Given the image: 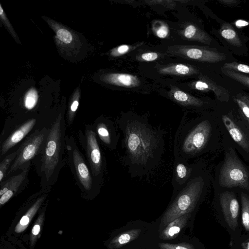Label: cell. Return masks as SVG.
I'll list each match as a JSON object with an SVG mask.
<instances>
[{
    "label": "cell",
    "instance_id": "obj_1",
    "mask_svg": "<svg viewBox=\"0 0 249 249\" xmlns=\"http://www.w3.org/2000/svg\"><path fill=\"white\" fill-rule=\"evenodd\" d=\"M115 122L122 135L123 165L132 178H149L161 163L166 131L153 126L146 116L123 114Z\"/></svg>",
    "mask_w": 249,
    "mask_h": 249
},
{
    "label": "cell",
    "instance_id": "obj_2",
    "mask_svg": "<svg viewBox=\"0 0 249 249\" xmlns=\"http://www.w3.org/2000/svg\"><path fill=\"white\" fill-rule=\"evenodd\" d=\"M66 126L64 113L60 112L53 119L39 153L32 162L40 178L41 189L51 190L57 182L60 171L67 163Z\"/></svg>",
    "mask_w": 249,
    "mask_h": 249
},
{
    "label": "cell",
    "instance_id": "obj_3",
    "mask_svg": "<svg viewBox=\"0 0 249 249\" xmlns=\"http://www.w3.org/2000/svg\"><path fill=\"white\" fill-rule=\"evenodd\" d=\"M212 132V124L208 119H190L184 115L174 136V160L188 161L203 152L210 140Z\"/></svg>",
    "mask_w": 249,
    "mask_h": 249
},
{
    "label": "cell",
    "instance_id": "obj_4",
    "mask_svg": "<svg viewBox=\"0 0 249 249\" xmlns=\"http://www.w3.org/2000/svg\"><path fill=\"white\" fill-rule=\"evenodd\" d=\"M205 184L204 176L196 171L188 182L173 194V200L161 219L160 227L167 226L181 216L193 212L202 196Z\"/></svg>",
    "mask_w": 249,
    "mask_h": 249
},
{
    "label": "cell",
    "instance_id": "obj_5",
    "mask_svg": "<svg viewBox=\"0 0 249 249\" xmlns=\"http://www.w3.org/2000/svg\"><path fill=\"white\" fill-rule=\"evenodd\" d=\"M67 163L75 183L86 196L97 194L102 186L92 174L85 155L81 152L72 135L66 134Z\"/></svg>",
    "mask_w": 249,
    "mask_h": 249
},
{
    "label": "cell",
    "instance_id": "obj_6",
    "mask_svg": "<svg viewBox=\"0 0 249 249\" xmlns=\"http://www.w3.org/2000/svg\"><path fill=\"white\" fill-rule=\"evenodd\" d=\"M6 121L0 136V158L1 160L13 147L22 142L35 130L50 125L53 122L41 119L39 116L25 118H12Z\"/></svg>",
    "mask_w": 249,
    "mask_h": 249
},
{
    "label": "cell",
    "instance_id": "obj_7",
    "mask_svg": "<svg viewBox=\"0 0 249 249\" xmlns=\"http://www.w3.org/2000/svg\"><path fill=\"white\" fill-rule=\"evenodd\" d=\"M77 137L85 152V156L92 175L103 186L107 170V162L92 124H86L84 131L79 129Z\"/></svg>",
    "mask_w": 249,
    "mask_h": 249
},
{
    "label": "cell",
    "instance_id": "obj_8",
    "mask_svg": "<svg viewBox=\"0 0 249 249\" xmlns=\"http://www.w3.org/2000/svg\"><path fill=\"white\" fill-rule=\"evenodd\" d=\"M51 124L35 130L23 140L17 149V155L7 172V176L32 165L33 160L38 154L44 143Z\"/></svg>",
    "mask_w": 249,
    "mask_h": 249
},
{
    "label": "cell",
    "instance_id": "obj_9",
    "mask_svg": "<svg viewBox=\"0 0 249 249\" xmlns=\"http://www.w3.org/2000/svg\"><path fill=\"white\" fill-rule=\"evenodd\" d=\"M219 184L223 187H238L249 191L248 170L231 148L225 154L220 171Z\"/></svg>",
    "mask_w": 249,
    "mask_h": 249
},
{
    "label": "cell",
    "instance_id": "obj_10",
    "mask_svg": "<svg viewBox=\"0 0 249 249\" xmlns=\"http://www.w3.org/2000/svg\"><path fill=\"white\" fill-rule=\"evenodd\" d=\"M99 142L110 151L116 149L121 132L115 121L100 116L92 124Z\"/></svg>",
    "mask_w": 249,
    "mask_h": 249
},
{
    "label": "cell",
    "instance_id": "obj_11",
    "mask_svg": "<svg viewBox=\"0 0 249 249\" xmlns=\"http://www.w3.org/2000/svg\"><path fill=\"white\" fill-rule=\"evenodd\" d=\"M31 165L27 167L20 173L11 176L0 182V204L7 202L13 196L27 187L29 172Z\"/></svg>",
    "mask_w": 249,
    "mask_h": 249
},
{
    "label": "cell",
    "instance_id": "obj_12",
    "mask_svg": "<svg viewBox=\"0 0 249 249\" xmlns=\"http://www.w3.org/2000/svg\"><path fill=\"white\" fill-rule=\"evenodd\" d=\"M219 201L227 224L231 229H235L238 226L239 205L234 193L230 191L221 193Z\"/></svg>",
    "mask_w": 249,
    "mask_h": 249
},
{
    "label": "cell",
    "instance_id": "obj_13",
    "mask_svg": "<svg viewBox=\"0 0 249 249\" xmlns=\"http://www.w3.org/2000/svg\"><path fill=\"white\" fill-rule=\"evenodd\" d=\"M196 165L188 161L174 160L172 185L173 194L182 188L196 171Z\"/></svg>",
    "mask_w": 249,
    "mask_h": 249
},
{
    "label": "cell",
    "instance_id": "obj_14",
    "mask_svg": "<svg viewBox=\"0 0 249 249\" xmlns=\"http://www.w3.org/2000/svg\"><path fill=\"white\" fill-rule=\"evenodd\" d=\"M183 53L190 58L210 63H216L226 59L225 53L204 48H188Z\"/></svg>",
    "mask_w": 249,
    "mask_h": 249
},
{
    "label": "cell",
    "instance_id": "obj_15",
    "mask_svg": "<svg viewBox=\"0 0 249 249\" xmlns=\"http://www.w3.org/2000/svg\"><path fill=\"white\" fill-rule=\"evenodd\" d=\"M222 120L233 141L244 151L249 153V141L242 131L228 116L223 115Z\"/></svg>",
    "mask_w": 249,
    "mask_h": 249
},
{
    "label": "cell",
    "instance_id": "obj_16",
    "mask_svg": "<svg viewBox=\"0 0 249 249\" xmlns=\"http://www.w3.org/2000/svg\"><path fill=\"white\" fill-rule=\"evenodd\" d=\"M195 83V88L199 90H212L215 94L218 100L222 102H227L230 99V94L228 90L222 86L218 85L214 81L203 77Z\"/></svg>",
    "mask_w": 249,
    "mask_h": 249
},
{
    "label": "cell",
    "instance_id": "obj_17",
    "mask_svg": "<svg viewBox=\"0 0 249 249\" xmlns=\"http://www.w3.org/2000/svg\"><path fill=\"white\" fill-rule=\"evenodd\" d=\"M106 79L110 83L127 87H134L139 83L137 77L128 74L113 73L108 75Z\"/></svg>",
    "mask_w": 249,
    "mask_h": 249
},
{
    "label": "cell",
    "instance_id": "obj_18",
    "mask_svg": "<svg viewBox=\"0 0 249 249\" xmlns=\"http://www.w3.org/2000/svg\"><path fill=\"white\" fill-rule=\"evenodd\" d=\"M219 33L221 36L232 45L236 47L242 46V41L238 34L230 24L223 23L219 29Z\"/></svg>",
    "mask_w": 249,
    "mask_h": 249
},
{
    "label": "cell",
    "instance_id": "obj_19",
    "mask_svg": "<svg viewBox=\"0 0 249 249\" xmlns=\"http://www.w3.org/2000/svg\"><path fill=\"white\" fill-rule=\"evenodd\" d=\"M172 96L177 102L185 107H199L204 105L203 101L180 90L175 91Z\"/></svg>",
    "mask_w": 249,
    "mask_h": 249
},
{
    "label": "cell",
    "instance_id": "obj_20",
    "mask_svg": "<svg viewBox=\"0 0 249 249\" xmlns=\"http://www.w3.org/2000/svg\"><path fill=\"white\" fill-rule=\"evenodd\" d=\"M18 154V150L16 149L13 152L7 154L0 163V182L5 179L7 172L15 160Z\"/></svg>",
    "mask_w": 249,
    "mask_h": 249
},
{
    "label": "cell",
    "instance_id": "obj_21",
    "mask_svg": "<svg viewBox=\"0 0 249 249\" xmlns=\"http://www.w3.org/2000/svg\"><path fill=\"white\" fill-rule=\"evenodd\" d=\"M242 224L247 231H249V196L241 194Z\"/></svg>",
    "mask_w": 249,
    "mask_h": 249
},
{
    "label": "cell",
    "instance_id": "obj_22",
    "mask_svg": "<svg viewBox=\"0 0 249 249\" xmlns=\"http://www.w3.org/2000/svg\"><path fill=\"white\" fill-rule=\"evenodd\" d=\"M221 70L225 75L247 87H249V76L242 73L225 69L222 67L221 68Z\"/></svg>",
    "mask_w": 249,
    "mask_h": 249
},
{
    "label": "cell",
    "instance_id": "obj_23",
    "mask_svg": "<svg viewBox=\"0 0 249 249\" xmlns=\"http://www.w3.org/2000/svg\"><path fill=\"white\" fill-rule=\"evenodd\" d=\"M38 96L34 89H30L26 94L24 99V106L28 110L34 109L37 103Z\"/></svg>",
    "mask_w": 249,
    "mask_h": 249
},
{
    "label": "cell",
    "instance_id": "obj_24",
    "mask_svg": "<svg viewBox=\"0 0 249 249\" xmlns=\"http://www.w3.org/2000/svg\"><path fill=\"white\" fill-rule=\"evenodd\" d=\"M164 72H174L177 74L185 75L189 73H195L196 72L194 69L189 67L188 66L183 64H178L174 67H168L161 71Z\"/></svg>",
    "mask_w": 249,
    "mask_h": 249
},
{
    "label": "cell",
    "instance_id": "obj_25",
    "mask_svg": "<svg viewBox=\"0 0 249 249\" xmlns=\"http://www.w3.org/2000/svg\"><path fill=\"white\" fill-rule=\"evenodd\" d=\"M222 68L240 73H243L249 74V65L236 62L226 63L223 65Z\"/></svg>",
    "mask_w": 249,
    "mask_h": 249
},
{
    "label": "cell",
    "instance_id": "obj_26",
    "mask_svg": "<svg viewBox=\"0 0 249 249\" xmlns=\"http://www.w3.org/2000/svg\"><path fill=\"white\" fill-rule=\"evenodd\" d=\"M57 36L59 40L65 43H69L72 40V36L67 30L60 29L57 32Z\"/></svg>",
    "mask_w": 249,
    "mask_h": 249
},
{
    "label": "cell",
    "instance_id": "obj_27",
    "mask_svg": "<svg viewBox=\"0 0 249 249\" xmlns=\"http://www.w3.org/2000/svg\"><path fill=\"white\" fill-rule=\"evenodd\" d=\"M234 100L237 104L244 115L248 121L249 120V106L238 97L234 98Z\"/></svg>",
    "mask_w": 249,
    "mask_h": 249
},
{
    "label": "cell",
    "instance_id": "obj_28",
    "mask_svg": "<svg viewBox=\"0 0 249 249\" xmlns=\"http://www.w3.org/2000/svg\"><path fill=\"white\" fill-rule=\"evenodd\" d=\"M157 35L158 37L161 38L166 37L168 33L169 29L167 26L165 25H162L157 31Z\"/></svg>",
    "mask_w": 249,
    "mask_h": 249
},
{
    "label": "cell",
    "instance_id": "obj_29",
    "mask_svg": "<svg viewBox=\"0 0 249 249\" xmlns=\"http://www.w3.org/2000/svg\"><path fill=\"white\" fill-rule=\"evenodd\" d=\"M158 55L156 53H147L142 55V58L147 61H153L157 59Z\"/></svg>",
    "mask_w": 249,
    "mask_h": 249
},
{
    "label": "cell",
    "instance_id": "obj_30",
    "mask_svg": "<svg viewBox=\"0 0 249 249\" xmlns=\"http://www.w3.org/2000/svg\"><path fill=\"white\" fill-rule=\"evenodd\" d=\"M131 236L130 234L125 233L121 235L118 239V243L121 245H124L130 241Z\"/></svg>",
    "mask_w": 249,
    "mask_h": 249
},
{
    "label": "cell",
    "instance_id": "obj_31",
    "mask_svg": "<svg viewBox=\"0 0 249 249\" xmlns=\"http://www.w3.org/2000/svg\"><path fill=\"white\" fill-rule=\"evenodd\" d=\"M180 230V227L177 226H172L168 230V235L170 236H173L174 235L178 233Z\"/></svg>",
    "mask_w": 249,
    "mask_h": 249
},
{
    "label": "cell",
    "instance_id": "obj_32",
    "mask_svg": "<svg viewBox=\"0 0 249 249\" xmlns=\"http://www.w3.org/2000/svg\"><path fill=\"white\" fill-rule=\"evenodd\" d=\"M218 1L222 4L228 6L236 5L239 2V1L236 0H219Z\"/></svg>",
    "mask_w": 249,
    "mask_h": 249
},
{
    "label": "cell",
    "instance_id": "obj_33",
    "mask_svg": "<svg viewBox=\"0 0 249 249\" xmlns=\"http://www.w3.org/2000/svg\"><path fill=\"white\" fill-rule=\"evenodd\" d=\"M129 49V48L128 46L126 45H123L117 48L116 52L119 54H124L126 53L128 51Z\"/></svg>",
    "mask_w": 249,
    "mask_h": 249
},
{
    "label": "cell",
    "instance_id": "obj_34",
    "mask_svg": "<svg viewBox=\"0 0 249 249\" xmlns=\"http://www.w3.org/2000/svg\"><path fill=\"white\" fill-rule=\"evenodd\" d=\"M238 98L245 102L249 106V95L244 94L240 95Z\"/></svg>",
    "mask_w": 249,
    "mask_h": 249
},
{
    "label": "cell",
    "instance_id": "obj_35",
    "mask_svg": "<svg viewBox=\"0 0 249 249\" xmlns=\"http://www.w3.org/2000/svg\"><path fill=\"white\" fill-rule=\"evenodd\" d=\"M29 222V219L28 216H24L22 217L20 221V224L21 225L25 226L27 225Z\"/></svg>",
    "mask_w": 249,
    "mask_h": 249
},
{
    "label": "cell",
    "instance_id": "obj_36",
    "mask_svg": "<svg viewBox=\"0 0 249 249\" xmlns=\"http://www.w3.org/2000/svg\"><path fill=\"white\" fill-rule=\"evenodd\" d=\"M40 231V226L38 225L34 226L33 227L32 232L34 235H37Z\"/></svg>",
    "mask_w": 249,
    "mask_h": 249
},
{
    "label": "cell",
    "instance_id": "obj_37",
    "mask_svg": "<svg viewBox=\"0 0 249 249\" xmlns=\"http://www.w3.org/2000/svg\"><path fill=\"white\" fill-rule=\"evenodd\" d=\"M174 249H190L187 247H186L183 246H174Z\"/></svg>",
    "mask_w": 249,
    "mask_h": 249
},
{
    "label": "cell",
    "instance_id": "obj_38",
    "mask_svg": "<svg viewBox=\"0 0 249 249\" xmlns=\"http://www.w3.org/2000/svg\"><path fill=\"white\" fill-rule=\"evenodd\" d=\"M242 247L244 249H249V240L247 242L243 243Z\"/></svg>",
    "mask_w": 249,
    "mask_h": 249
},
{
    "label": "cell",
    "instance_id": "obj_39",
    "mask_svg": "<svg viewBox=\"0 0 249 249\" xmlns=\"http://www.w3.org/2000/svg\"><path fill=\"white\" fill-rule=\"evenodd\" d=\"M248 121V122H249V121Z\"/></svg>",
    "mask_w": 249,
    "mask_h": 249
},
{
    "label": "cell",
    "instance_id": "obj_40",
    "mask_svg": "<svg viewBox=\"0 0 249 249\" xmlns=\"http://www.w3.org/2000/svg\"><path fill=\"white\" fill-rule=\"evenodd\" d=\"M249 89V87H248Z\"/></svg>",
    "mask_w": 249,
    "mask_h": 249
}]
</instances>
